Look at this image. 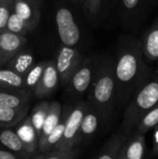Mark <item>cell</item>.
Instances as JSON below:
<instances>
[{
  "instance_id": "cell-1",
  "label": "cell",
  "mask_w": 158,
  "mask_h": 159,
  "mask_svg": "<svg viewBox=\"0 0 158 159\" xmlns=\"http://www.w3.org/2000/svg\"><path fill=\"white\" fill-rule=\"evenodd\" d=\"M114 71L116 104L127 105L135 92L152 76L154 70L145 62L141 40L125 37L120 41Z\"/></svg>"
},
{
  "instance_id": "cell-2",
  "label": "cell",
  "mask_w": 158,
  "mask_h": 159,
  "mask_svg": "<svg viewBox=\"0 0 158 159\" xmlns=\"http://www.w3.org/2000/svg\"><path fill=\"white\" fill-rule=\"evenodd\" d=\"M88 102L98 112L102 122L110 121L116 105V83L112 57L106 56L98 61L88 91Z\"/></svg>"
},
{
  "instance_id": "cell-3",
  "label": "cell",
  "mask_w": 158,
  "mask_h": 159,
  "mask_svg": "<svg viewBox=\"0 0 158 159\" xmlns=\"http://www.w3.org/2000/svg\"><path fill=\"white\" fill-rule=\"evenodd\" d=\"M158 103V74L152 76L135 92L127 104L124 118L119 128L121 133L128 135L140 119Z\"/></svg>"
},
{
  "instance_id": "cell-4",
  "label": "cell",
  "mask_w": 158,
  "mask_h": 159,
  "mask_svg": "<svg viewBox=\"0 0 158 159\" xmlns=\"http://www.w3.org/2000/svg\"><path fill=\"white\" fill-rule=\"evenodd\" d=\"M88 102L80 101L73 106L65 124V129L61 141L53 149H69L74 148L81 140L80 125L82 118L88 107Z\"/></svg>"
},
{
  "instance_id": "cell-5",
  "label": "cell",
  "mask_w": 158,
  "mask_h": 159,
  "mask_svg": "<svg viewBox=\"0 0 158 159\" xmlns=\"http://www.w3.org/2000/svg\"><path fill=\"white\" fill-rule=\"evenodd\" d=\"M55 21L62 45L69 47L76 46L80 41L81 34L71 10L65 7H60L55 15Z\"/></svg>"
},
{
  "instance_id": "cell-6",
  "label": "cell",
  "mask_w": 158,
  "mask_h": 159,
  "mask_svg": "<svg viewBox=\"0 0 158 159\" xmlns=\"http://www.w3.org/2000/svg\"><path fill=\"white\" fill-rule=\"evenodd\" d=\"M98 61L93 58L87 57L82 60L81 63L73 74L68 82V90L72 95L82 96L86 94L92 83Z\"/></svg>"
},
{
  "instance_id": "cell-7",
  "label": "cell",
  "mask_w": 158,
  "mask_h": 159,
  "mask_svg": "<svg viewBox=\"0 0 158 159\" xmlns=\"http://www.w3.org/2000/svg\"><path fill=\"white\" fill-rule=\"evenodd\" d=\"M82 60V55L74 47L62 45V47L60 48L57 53L55 65L61 85L65 86L68 84Z\"/></svg>"
},
{
  "instance_id": "cell-8",
  "label": "cell",
  "mask_w": 158,
  "mask_h": 159,
  "mask_svg": "<svg viewBox=\"0 0 158 159\" xmlns=\"http://www.w3.org/2000/svg\"><path fill=\"white\" fill-rule=\"evenodd\" d=\"M145 135L135 129L124 140L116 159H142L146 156Z\"/></svg>"
},
{
  "instance_id": "cell-9",
  "label": "cell",
  "mask_w": 158,
  "mask_h": 159,
  "mask_svg": "<svg viewBox=\"0 0 158 159\" xmlns=\"http://www.w3.org/2000/svg\"><path fill=\"white\" fill-rule=\"evenodd\" d=\"M26 43L27 38L25 35L7 30L0 33V67L6 65L12 57L24 48Z\"/></svg>"
},
{
  "instance_id": "cell-10",
  "label": "cell",
  "mask_w": 158,
  "mask_h": 159,
  "mask_svg": "<svg viewBox=\"0 0 158 159\" xmlns=\"http://www.w3.org/2000/svg\"><path fill=\"white\" fill-rule=\"evenodd\" d=\"M60 83L59 75L56 69L54 61H47L44 69L43 75L34 89V93L36 98L43 99L51 95Z\"/></svg>"
},
{
  "instance_id": "cell-11",
  "label": "cell",
  "mask_w": 158,
  "mask_h": 159,
  "mask_svg": "<svg viewBox=\"0 0 158 159\" xmlns=\"http://www.w3.org/2000/svg\"><path fill=\"white\" fill-rule=\"evenodd\" d=\"M15 132L21 141L25 152L33 157L38 152V135L32 125L30 116H26L20 123L16 125Z\"/></svg>"
},
{
  "instance_id": "cell-12",
  "label": "cell",
  "mask_w": 158,
  "mask_h": 159,
  "mask_svg": "<svg viewBox=\"0 0 158 159\" xmlns=\"http://www.w3.org/2000/svg\"><path fill=\"white\" fill-rule=\"evenodd\" d=\"M41 5L34 0H14L13 11L17 13L32 30L37 27L41 18Z\"/></svg>"
},
{
  "instance_id": "cell-13",
  "label": "cell",
  "mask_w": 158,
  "mask_h": 159,
  "mask_svg": "<svg viewBox=\"0 0 158 159\" xmlns=\"http://www.w3.org/2000/svg\"><path fill=\"white\" fill-rule=\"evenodd\" d=\"M148 3L149 0H121L120 10L122 19L130 26L140 23L142 15L146 13Z\"/></svg>"
},
{
  "instance_id": "cell-14",
  "label": "cell",
  "mask_w": 158,
  "mask_h": 159,
  "mask_svg": "<svg viewBox=\"0 0 158 159\" xmlns=\"http://www.w3.org/2000/svg\"><path fill=\"white\" fill-rule=\"evenodd\" d=\"M31 92L26 89L0 88V106L20 107L29 104Z\"/></svg>"
},
{
  "instance_id": "cell-15",
  "label": "cell",
  "mask_w": 158,
  "mask_h": 159,
  "mask_svg": "<svg viewBox=\"0 0 158 159\" xmlns=\"http://www.w3.org/2000/svg\"><path fill=\"white\" fill-rule=\"evenodd\" d=\"M61 109H62V106L59 102L53 101L49 102L47 114L45 118L40 135H39V139H38V152L39 153L41 152L47 138L48 137V135L50 134L54 127L59 122L61 114Z\"/></svg>"
},
{
  "instance_id": "cell-16",
  "label": "cell",
  "mask_w": 158,
  "mask_h": 159,
  "mask_svg": "<svg viewBox=\"0 0 158 159\" xmlns=\"http://www.w3.org/2000/svg\"><path fill=\"white\" fill-rule=\"evenodd\" d=\"M144 59L150 61H158V18L141 40Z\"/></svg>"
},
{
  "instance_id": "cell-17",
  "label": "cell",
  "mask_w": 158,
  "mask_h": 159,
  "mask_svg": "<svg viewBox=\"0 0 158 159\" xmlns=\"http://www.w3.org/2000/svg\"><path fill=\"white\" fill-rule=\"evenodd\" d=\"M72 108H73V105H65L62 107L60 120L57 123V125L54 127V129H52V131L50 132L48 137L47 138L45 144L40 152L41 154H44V153H47V152L52 150L54 148V146L61 141V139L63 135V132H64L67 117H68Z\"/></svg>"
},
{
  "instance_id": "cell-18",
  "label": "cell",
  "mask_w": 158,
  "mask_h": 159,
  "mask_svg": "<svg viewBox=\"0 0 158 159\" xmlns=\"http://www.w3.org/2000/svg\"><path fill=\"white\" fill-rule=\"evenodd\" d=\"M29 104L20 107L0 106V127L12 128L20 123L29 112Z\"/></svg>"
},
{
  "instance_id": "cell-19",
  "label": "cell",
  "mask_w": 158,
  "mask_h": 159,
  "mask_svg": "<svg viewBox=\"0 0 158 159\" xmlns=\"http://www.w3.org/2000/svg\"><path fill=\"white\" fill-rule=\"evenodd\" d=\"M34 64V54L31 51L22 48L14 57H12L7 62L6 65L7 69L17 73L20 75L24 76Z\"/></svg>"
},
{
  "instance_id": "cell-20",
  "label": "cell",
  "mask_w": 158,
  "mask_h": 159,
  "mask_svg": "<svg viewBox=\"0 0 158 159\" xmlns=\"http://www.w3.org/2000/svg\"><path fill=\"white\" fill-rule=\"evenodd\" d=\"M127 135L120 131L114 133L95 156L97 159H116L117 154Z\"/></svg>"
},
{
  "instance_id": "cell-21",
  "label": "cell",
  "mask_w": 158,
  "mask_h": 159,
  "mask_svg": "<svg viewBox=\"0 0 158 159\" xmlns=\"http://www.w3.org/2000/svg\"><path fill=\"white\" fill-rule=\"evenodd\" d=\"M88 102V101H87ZM89 104V103H88ZM102 122L98 112L91 106L88 105L80 125V136L91 137L99 129L100 124Z\"/></svg>"
},
{
  "instance_id": "cell-22",
  "label": "cell",
  "mask_w": 158,
  "mask_h": 159,
  "mask_svg": "<svg viewBox=\"0 0 158 159\" xmlns=\"http://www.w3.org/2000/svg\"><path fill=\"white\" fill-rule=\"evenodd\" d=\"M0 143L10 151L21 156L22 158L30 157V156L25 152L23 144L17 133L11 129H8V128H6V129L0 131Z\"/></svg>"
},
{
  "instance_id": "cell-23",
  "label": "cell",
  "mask_w": 158,
  "mask_h": 159,
  "mask_svg": "<svg viewBox=\"0 0 158 159\" xmlns=\"http://www.w3.org/2000/svg\"><path fill=\"white\" fill-rule=\"evenodd\" d=\"M0 88L24 89L23 76L9 69L0 68Z\"/></svg>"
},
{
  "instance_id": "cell-24",
  "label": "cell",
  "mask_w": 158,
  "mask_h": 159,
  "mask_svg": "<svg viewBox=\"0 0 158 159\" xmlns=\"http://www.w3.org/2000/svg\"><path fill=\"white\" fill-rule=\"evenodd\" d=\"M48 106H49V102L43 101V102H39L38 104H36L32 110V114L30 116V118H31L32 125L34 128L38 137L40 135L45 118L47 116Z\"/></svg>"
},
{
  "instance_id": "cell-25",
  "label": "cell",
  "mask_w": 158,
  "mask_h": 159,
  "mask_svg": "<svg viewBox=\"0 0 158 159\" xmlns=\"http://www.w3.org/2000/svg\"><path fill=\"white\" fill-rule=\"evenodd\" d=\"M47 61H40V62L34 63L32 66V68L26 73V75L23 76L24 89H26L28 90H31V89L34 90V88L38 84V82H39L42 75H43Z\"/></svg>"
},
{
  "instance_id": "cell-26",
  "label": "cell",
  "mask_w": 158,
  "mask_h": 159,
  "mask_svg": "<svg viewBox=\"0 0 158 159\" xmlns=\"http://www.w3.org/2000/svg\"><path fill=\"white\" fill-rule=\"evenodd\" d=\"M158 124V103L150 109L138 122L135 129L142 134H146Z\"/></svg>"
},
{
  "instance_id": "cell-27",
  "label": "cell",
  "mask_w": 158,
  "mask_h": 159,
  "mask_svg": "<svg viewBox=\"0 0 158 159\" xmlns=\"http://www.w3.org/2000/svg\"><path fill=\"white\" fill-rule=\"evenodd\" d=\"M5 30L21 35H26L30 31H32L31 27L13 10L7 19Z\"/></svg>"
},
{
  "instance_id": "cell-28",
  "label": "cell",
  "mask_w": 158,
  "mask_h": 159,
  "mask_svg": "<svg viewBox=\"0 0 158 159\" xmlns=\"http://www.w3.org/2000/svg\"><path fill=\"white\" fill-rule=\"evenodd\" d=\"M79 154L80 151L74 147L69 149H52L44 154H36L33 157L36 159H74L77 157Z\"/></svg>"
},
{
  "instance_id": "cell-29",
  "label": "cell",
  "mask_w": 158,
  "mask_h": 159,
  "mask_svg": "<svg viewBox=\"0 0 158 159\" xmlns=\"http://www.w3.org/2000/svg\"><path fill=\"white\" fill-rule=\"evenodd\" d=\"M14 0H1L0 2V33L6 29V24L13 10Z\"/></svg>"
},
{
  "instance_id": "cell-30",
  "label": "cell",
  "mask_w": 158,
  "mask_h": 159,
  "mask_svg": "<svg viewBox=\"0 0 158 159\" xmlns=\"http://www.w3.org/2000/svg\"><path fill=\"white\" fill-rule=\"evenodd\" d=\"M84 10L89 16H96L102 7V0H80Z\"/></svg>"
},
{
  "instance_id": "cell-31",
  "label": "cell",
  "mask_w": 158,
  "mask_h": 159,
  "mask_svg": "<svg viewBox=\"0 0 158 159\" xmlns=\"http://www.w3.org/2000/svg\"><path fill=\"white\" fill-rule=\"evenodd\" d=\"M22 158L21 156H20L19 154L10 151L9 149L7 150H4V149H0V159H19Z\"/></svg>"
},
{
  "instance_id": "cell-32",
  "label": "cell",
  "mask_w": 158,
  "mask_h": 159,
  "mask_svg": "<svg viewBox=\"0 0 158 159\" xmlns=\"http://www.w3.org/2000/svg\"><path fill=\"white\" fill-rule=\"evenodd\" d=\"M154 129V146L151 151V157H158V124L153 129Z\"/></svg>"
},
{
  "instance_id": "cell-33",
  "label": "cell",
  "mask_w": 158,
  "mask_h": 159,
  "mask_svg": "<svg viewBox=\"0 0 158 159\" xmlns=\"http://www.w3.org/2000/svg\"><path fill=\"white\" fill-rule=\"evenodd\" d=\"M74 3H75V4H78V3H80V0H72Z\"/></svg>"
},
{
  "instance_id": "cell-34",
  "label": "cell",
  "mask_w": 158,
  "mask_h": 159,
  "mask_svg": "<svg viewBox=\"0 0 158 159\" xmlns=\"http://www.w3.org/2000/svg\"><path fill=\"white\" fill-rule=\"evenodd\" d=\"M34 1H35L36 3H38V4H40V5L42 4V0H34Z\"/></svg>"
},
{
  "instance_id": "cell-35",
  "label": "cell",
  "mask_w": 158,
  "mask_h": 159,
  "mask_svg": "<svg viewBox=\"0 0 158 159\" xmlns=\"http://www.w3.org/2000/svg\"><path fill=\"white\" fill-rule=\"evenodd\" d=\"M0 2H1V0H0Z\"/></svg>"
}]
</instances>
